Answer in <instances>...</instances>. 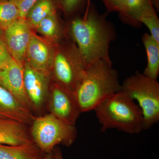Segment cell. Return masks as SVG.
<instances>
[{
  "label": "cell",
  "mask_w": 159,
  "mask_h": 159,
  "mask_svg": "<svg viewBox=\"0 0 159 159\" xmlns=\"http://www.w3.org/2000/svg\"><path fill=\"white\" fill-rule=\"evenodd\" d=\"M66 31L77 45L88 66L99 60L112 63L109 54L115 39V29L104 14H99L93 6L88 5L83 17L71 20Z\"/></svg>",
  "instance_id": "1"
},
{
  "label": "cell",
  "mask_w": 159,
  "mask_h": 159,
  "mask_svg": "<svg viewBox=\"0 0 159 159\" xmlns=\"http://www.w3.org/2000/svg\"><path fill=\"white\" fill-rule=\"evenodd\" d=\"M121 90L112 63L100 59L88 66L74 93L82 113L93 110L103 99Z\"/></svg>",
  "instance_id": "2"
},
{
  "label": "cell",
  "mask_w": 159,
  "mask_h": 159,
  "mask_svg": "<svg viewBox=\"0 0 159 159\" xmlns=\"http://www.w3.org/2000/svg\"><path fill=\"white\" fill-rule=\"evenodd\" d=\"M93 110L101 125V132L116 129L130 134H138L143 130L141 109L122 90L107 97Z\"/></svg>",
  "instance_id": "3"
},
{
  "label": "cell",
  "mask_w": 159,
  "mask_h": 159,
  "mask_svg": "<svg viewBox=\"0 0 159 159\" xmlns=\"http://www.w3.org/2000/svg\"><path fill=\"white\" fill-rule=\"evenodd\" d=\"M87 67L74 41L56 44L51 70L52 81L74 93Z\"/></svg>",
  "instance_id": "4"
},
{
  "label": "cell",
  "mask_w": 159,
  "mask_h": 159,
  "mask_svg": "<svg viewBox=\"0 0 159 159\" xmlns=\"http://www.w3.org/2000/svg\"><path fill=\"white\" fill-rule=\"evenodd\" d=\"M30 132L33 142L46 154L58 145L70 147L77 136L76 126L66 123L49 112L35 116L30 125Z\"/></svg>",
  "instance_id": "5"
},
{
  "label": "cell",
  "mask_w": 159,
  "mask_h": 159,
  "mask_svg": "<svg viewBox=\"0 0 159 159\" xmlns=\"http://www.w3.org/2000/svg\"><path fill=\"white\" fill-rule=\"evenodd\" d=\"M122 90L138 102L143 117V129L151 128L159 121V84L157 80L139 71L127 77Z\"/></svg>",
  "instance_id": "6"
},
{
  "label": "cell",
  "mask_w": 159,
  "mask_h": 159,
  "mask_svg": "<svg viewBox=\"0 0 159 159\" xmlns=\"http://www.w3.org/2000/svg\"><path fill=\"white\" fill-rule=\"evenodd\" d=\"M24 84L33 113L35 116L45 114L52 78L51 73L39 70L25 63Z\"/></svg>",
  "instance_id": "7"
},
{
  "label": "cell",
  "mask_w": 159,
  "mask_h": 159,
  "mask_svg": "<svg viewBox=\"0 0 159 159\" xmlns=\"http://www.w3.org/2000/svg\"><path fill=\"white\" fill-rule=\"evenodd\" d=\"M70 125H76L82 113L74 93L52 81L47 103V111Z\"/></svg>",
  "instance_id": "8"
},
{
  "label": "cell",
  "mask_w": 159,
  "mask_h": 159,
  "mask_svg": "<svg viewBox=\"0 0 159 159\" xmlns=\"http://www.w3.org/2000/svg\"><path fill=\"white\" fill-rule=\"evenodd\" d=\"M31 29L25 18H20L2 31L3 37L11 57L24 66L26 50L32 34Z\"/></svg>",
  "instance_id": "9"
},
{
  "label": "cell",
  "mask_w": 159,
  "mask_h": 159,
  "mask_svg": "<svg viewBox=\"0 0 159 159\" xmlns=\"http://www.w3.org/2000/svg\"><path fill=\"white\" fill-rule=\"evenodd\" d=\"M0 85L9 92L24 107L33 113L25 90L24 66L13 59L9 65L0 70Z\"/></svg>",
  "instance_id": "10"
},
{
  "label": "cell",
  "mask_w": 159,
  "mask_h": 159,
  "mask_svg": "<svg viewBox=\"0 0 159 159\" xmlns=\"http://www.w3.org/2000/svg\"><path fill=\"white\" fill-rule=\"evenodd\" d=\"M54 54L53 46L32 32L26 50L25 62L36 70L51 73Z\"/></svg>",
  "instance_id": "11"
},
{
  "label": "cell",
  "mask_w": 159,
  "mask_h": 159,
  "mask_svg": "<svg viewBox=\"0 0 159 159\" xmlns=\"http://www.w3.org/2000/svg\"><path fill=\"white\" fill-rule=\"evenodd\" d=\"M36 116L0 85V117L30 125Z\"/></svg>",
  "instance_id": "12"
},
{
  "label": "cell",
  "mask_w": 159,
  "mask_h": 159,
  "mask_svg": "<svg viewBox=\"0 0 159 159\" xmlns=\"http://www.w3.org/2000/svg\"><path fill=\"white\" fill-rule=\"evenodd\" d=\"M31 142L30 125L0 117V144L17 145Z\"/></svg>",
  "instance_id": "13"
},
{
  "label": "cell",
  "mask_w": 159,
  "mask_h": 159,
  "mask_svg": "<svg viewBox=\"0 0 159 159\" xmlns=\"http://www.w3.org/2000/svg\"><path fill=\"white\" fill-rule=\"evenodd\" d=\"M154 0H127L124 11L119 14L122 21L134 27L140 26L139 19L144 16L155 12Z\"/></svg>",
  "instance_id": "14"
},
{
  "label": "cell",
  "mask_w": 159,
  "mask_h": 159,
  "mask_svg": "<svg viewBox=\"0 0 159 159\" xmlns=\"http://www.w3.org/2000/svg\"><path fill=\"white\" fill-rule=\"evenodd\" d=\"M46 155L34 142L17 145L0 144V159H44Z\"/></svg>",
  "instance_id": "15"
},
{
  "label": "cell",
  "mask_w": 159,
  "mask_h": 159,
  "mask_svg": "<svg viewBox=\"0 0 159 159\" xmlns=\"http://www.w3.org/2000/svg\"><path fill=\"white\" fill-rule=\"evenodd\" d=\"M147 57V64L143 74L145 76L157 80L159 74V43L148 33L142 36Z\"/></svg>",
  "instance_id": "16"
},
{
  "label": "cell",
  "mask_w": 159,
  "mask_h": 159,
  "mask_svg": "<svg viewBox=\"0 0 159 159\" xmlns=\"http://www.w3.org/2000/svg\"><path fill=\"white\" fill-rule=\"evenodd\" d=\"M56 8L53 0H39L30 9L25 19L30 28L35 29L43 20L56 12Z\"/></svg>",
  "instance_id": "17"
},
{
  "label": "cell",
  "mask_w": 159,
  "mask_h": 159,
  "mask_svg": "<svg viewBox=\"0 0 159 159\" xmlns=\"http://www.w3.org/2000/svg\"><path fill=\"white\" fill-rule=\"evenodd\" d=\"M35 30L56 44L62 40L63 37V31L60 25L56 12L43 20Z\"/></svg>",
  "instance_id": "18"
},
{
  "label": "cell",
  "mask_w": 159,
  "mask_h": 159,
  "mask_svg": "<svg viewBox=\"0 0 159 159\" xmlns=\"http://www.w3.org/2000/svg\"><path fill=\"white\" fill-rule=\"evenodd\" d=\"M20 18L17 6L11 0L0 1V31H4Z\"/></svg>",
  "instance_id": "19"
},
{
  "label": "cell",
  "mask_w": 159,
  "mask_h": 159,
  "mask_svg": "<svg viewBox=\"0 0 159 159\" xmlns=\"http://www.w3.org/2000/svg\"><path fill=\"white\" fill-rule=\"evenodd\" d=\"M139 22L140 25L143 24L146 25L150 35L159 43V19L156 12L142 16Z\"/></svg>",
  "instance_id": "20"
},
{
  "label": "cell",
  "mask_w": 159,
  "mask_h": 159,
  "mask_svg": "<svg viewBox=\"0 0 159 159\" xmlns=\"http://www.w3.org/2000/svg\"><path fill=\"white\" fill-rule=\"evenodd\" d=\"M84 0H53L56 8L63 11L66 15H71L79 9Z\"/></svg>",
  "instance_id": "21"
},
{
  "label": "cell",
  "mask_w": 159,
  "mask_h": 159,
  "mask_svg": "<svg viewBox=\"0 0 159 159\" xmlns=\"http://www.w3.org/2000/svg\"><path fill=\"white\" fill-rule=\"evenodd\" d=\"M13 60L4 40L2 31H0V70L9 65Z\"/></svg>",
  "instance_id": "22"
},
{
  "label": "cell",
  "mask_w": 159,
  "mask_h": 159,
  "mask_svg": "<svg viewBox=\"0 0 159 159\" xmlns=\"http://www.w3.org/2000/svg\"><path fill=\"white\" fill-rule=\"evenodd\" d=\"M17 6L20 18H25L27 13L39 0H11Z\"/></svg>",
  "instance_id": "23"
},
{
  "label": "cell",
  "mask_w": 159,
  "mask_h": 159,
  "mask_svg": "<svg viewBox=\"0 0 159 159\" xmlns=\"http://www.w3.org/2000/svg\"><path fill=\"white\" fill-rule=\"evenodd\" d=\"M108 11H116L119 14L124 11L127 0H102Z\"/></svg>",
  "instance_id": "24"
},
{
  "label": "cell",
  "mask_w": 159,
  "mask_h": 159,
  "mask_svg": "<svg viewBox=\"0 0 159 159\" xmlns=\"http://www.w3.org/2000/svg\"><path fill=\"white\" fill-rule=\"evenodd\" d=\"M52 152H53L54 159H64L62 152L60 148L58 146L55 147L52 151Z\"/></svg>",
  "instance_id": "25"
},
{
  "label": "cell",
  "mask_w": 159,
  "mask_h": 159,
  "mask_svg": "<svg viewBox=\"0 0 159 159\" xmlns=\"http://www.w3.org/2000/svg\"><path fill=\"white\" fill-rule=\"evenodd\" d=\"M44 159H54L52 151L46 154L45 157Z\"/></svg>",
  "instance_id": "26"
},
{
  "label": "cell",
  "mask_w": 159,
  "mask_h": 159,
  "mask_svg": "<svg viewBox=\"0 0 159 159\" xmlns=\"http://www.w3.org/2000/svg\"><path fill=\"white\" fill-rule=\"evenodd\" d=\"M90 1L91 0H87L88 5H89L90 4Z\"/></svg>",
  "instance_id": "27"
},
{
  "label": "cell",
  "mask_w": 159,
  "mask_h": 159,
  "mask_svg": "<svg viewBox=\"0 0 159 159\" xmlns=\"http://www.w3.org/2000/svg\"><path fill=\"white\" fill-rule=\"evenodd\" d=\"M0 1H7V0H0Z\"/></svg>",
  "instance_id": "28"
}]
</instances>
